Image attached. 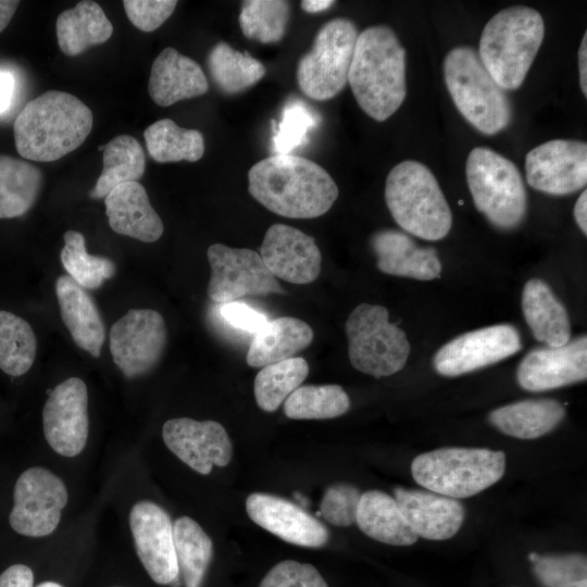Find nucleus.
Here are the masks:
<instances>
[{
  "mask_svg": "<svg viewBox=\"0 0 587 587\" xmlns=\"http://www.w3.org/2000/svg\"><path fill=\"white\" fill-rule=\"evenodd\" d=\"M207 258L211 267L207 291L214 302L224 304L249 296L286 294L252 249L213 243L208 248Z\"/></svg>",
  "mask_w": 587,
  "mask_h": 587,
  "instance_id": "11",
  "label": "nucleus"
},
{
  "mask_svg": "<svg viewBox=\"0 0 587 587\" xmlns=\"http://www.w3.org/2000/svg\"><path fill=\"white\" fill-rule=\"evenodd\" d=\"M361 495L354 485L348 483L330 485L321 501L322 516L336 526H349L355 523Z\"/></svg>",
  "mask_w": 587,
  "mask_h": 587,
  "instance_id": "44",
  "label": "nucleus"
},
{
  "mask_svg": "<svg viewBox=\"0 0 587 587\" xmlns=\"http://www.w3.org/2000/svg\"><path fill=\"white\" fill-rule=\"evenodd\" d=\"M13 500L9 517L13 530L23 536L43 537L59 525L67 490L51 471L34 466L17 478Z\"/></svg>",
  "mask_w": 587,
  "mask_h": 587,
  "instance_id": "12",
  "label": "nucleus"
},
{
  "mask_svg": "<svg viewBox=\"0 0 587 587\" xmlns=\"http://www.w3.org/2000/svg\"><path fill=\"white\" fill-rule=\"evenodd\" d=\"M57 39L61 51L75 57L93 45L108 41L113 25L102 8L95 1L84 0L73 9L60 13L55 22Z\"/></svg>",
  "mask_w": 587,
  "mask_h": 587,
  "instance_id": "31",
  "label": "nucleus"
},
{
  "mask_svg": "<svg viewBox=\"0 0 587 587\" xmlns=\"http://www.w3.org/2000/svg\"><path fill=\"white\" fill-rule=\"evenodd\" d=\"M371 247L383 273L432 280L441 272V262L434 248L420 247L407 234L396 229H382L371 238Z\"/></svg>",
  "mask_w": 587,
  "mask_h": 587,
  "instance_id": "25",
  "label": "nucleus"
},
{
  "mask_svg": "<svg viewBox=\"0 0 587 587\" xmlns=\"http://www.w3.org/2000/svg\"><path fill=\"white\" fill-rule=\"evenodd\" d=\"M167 340L163 316L152 309H132L111 327L114 364L128 377L149 373L160 362Z\"/></svg>",
  "mask_w": 587,
  "mask_h": 587,
  "instance_id": "13",
  "label": "nucleus"
},
{
  "mask_svg": "<svg viewBox=\"0 0 587 587\" xmlns=\"http://www.w3.org/2000/svg\"><path fill=\"white\" fill-rule=\"evenodd\" d=\"M587 191L584 190L583 193L578 197L574 205V217L575 221L583 232L584 235L587 234Z\"/></svg>",
  "mask_w": 587,
  "mask_h": 587,
  "instance_id": "51",
  "label": "nucleus"
},
{
  "mask_svg": "<svg viewBox=\"0 0 587 587\" xmlns=\"http://www.w3.org/2000/svg\"><path fill=\"white\" fill-rule=\"evenodd\" d=\"M355 523L365 535L387 545L410 546L417 540L395 498L380 490L361 495Z\"/></svg>",
  "mask_w": 587,
  "mask_h": 587,
  "instance_id": "30",
  "label": "nucleus"
},
{
  "mask_svg": "<svg viewBox=\"0 0 587 587\" xmlns=\"http://www.w3.org/2000/svg\"><path fill=\"white\" fill-rule=\"evenodd\" d=\"M544 36L545 23L538 11L510 7L487 22L477 53L496 83L504 90H514L523 84Z\"/></svg>",
  "mask_w": 587,
  "mask_h": 587,
  "instance_id": "4",
  "label": "nucleus"
},
{
  "mask_svg": "<svg viewBox=\"0 0 587 587\" xmlns=\"http://www.w3.org/2000/svg\"><path fill=\"white\" fill-rule=\"evenodd\" d=\"M43 434L49 446L67 458L79 454L89 433L88 391L83 379L71 377L60 383L42 410Z\"/></svg>",
  "mask_w": 587,
  "mask_h": 587,
  "instance_id": "16",
  "label": "nucleus"
},
{
  "mask_svg": "<svg viewBox=\"0 0 587 587\" xmlns=\"http://www.w3.org/2000/svg\"><path fill=\"white\" fill-rule=\"evenodd\" d=\"M150 157L158 163L196 162L204 153L201 132L178 126L173 120L162 118L143 132Z\"/></svg>",
  "mask_w": 587,
  "mask_h": 587,
  "instance_id": "35",
  "label": "nucleus"
},
{
  "mask_svg": "<svg viewBox=\"0 0 587 587\" xmlns=\"http://www.w3.org/2000/svg\"><path fill=\"white\" fill-rule=\"evenodd\" d=\"M522 349L519 330L498 324L459 335L434 357V367L442 376L454 377L504 360Z\"/></svg>",
  "mask_w": 587,
  "mask_h": 587,
  "instance_id": "14",
  "label": "nucleus"
},
{
  "mask_svg": "<svg viewBox=\"0 0 587 587\" xmlns=\"http://www.w3.org/2000/svg\"><path fill=\"white\" fill-rule=\"evenodd\" d=\"M348 84L360 108L377 122L400 108L407 96V54L391 28L375 25L358 35Z\"/></svg>",
  "mask_w": 587,
  "mask_h": 587,
  "instance_id": "2",
  "label": "nucleus"
},
{
  "mask_svg": "<svg viewBox=\"0 0 587 587\" xmlns=\"http://www.w3.org/2000/svg\"><path fill=\"white\" fill-rule=\"evenodd\" d=\"M289 17L288 1L247 0L241 4L239 25L247 38L275 43L284 37Z\"/></svg>",
  "mask_w": 587,
  "mask_h": 587,
  "instance_id": "41",
  "label": "nucleus"
},
{
  "mask_svg": "<svg viewBox=\"0 0 587 587\" xmlns=\"http://www.w3.org/2000/svg\"><path fill=\"white\" fill-rule=\"evenodd\" d=\"M41 171L23 159L0 154V218L24 215L36 202Z\"/></svg>",
  "mask_w": 587,
  "mask_h": 587,
  "instance_id": "32",
  "label": "nucleus"
},
{
  "mask_svg": "<svg viewBox=\"0 0 587 587\" xmlns=\"http://www.w3.org/2000/svg\"><path fill=\"white\" fill-rule=\"evenodd\" d=\"M36 587H63V586L55 582H43Z\"/></svg>",
  "mask_w": 587,
  "mask_h": 587,
  "instance_id": "54",
  "label": "nucleus"
},
{
  "mask_svg": "<svg viewBox=\"0 0 587 587\" xmlns=\"http://www.w3.org/2000/svg\"><path fill=\"white\" fill-rule=\"evenodd\" d=\"M320 122L321 116L313 108L299 98L289 99L282 110L280 120L272 121L274 154H290L307 145Z\"/></svg>",
  "mask_w": 587,
  "mask_h": 587,
  "instance_id": "42",
  "label": "nucleus"
},
{
  "mask_svg": "<svg viewBox=\"0 0 587 587\" xmlns=\"http://www.w3.org/2000/svg\"><path fill=\"white\" fill-rule=\"evenodd\" d=\"M248 190L264 208L289 218H315L338 198V187L317 163L296 154H273L248 172Z\"/></svg>",
  "mask_w": 587,
  "mask_h": 587,
  "instance_id": "1",
  "label": "nucleus"
},
{
  "mask_svg": "<svg viewBox=\"0 0 587 587\" xmlns=\"http://www.w3.org/2000/svg\"><path fill=\"white\" fill-rule=\"evenodd\" d=\"M246 510L255 524L289 544L320 548L329 539L321 521L285 498L253 492L246 500Z\"/></svg>",
  "mask_w": 587,
  "mask_h": 587,
  "instance_id": "21",
  "label": "nucleus"
},
{
  "mask_svg": "<svg viewBox=\"0 0 587 587\" xmlns=\"http://www.w3.org/2000/svg\"><path fill=\"white\" fill-rule=\"evenodd\" d=\"M444 77L458 111L478 132L495 135L510 124V99L473 48L451 49L444 60Z\"/></svg>",
  "mask_w": 587,
  "mask_h": 587,
  "instance_id": "6",
  "label": "nucleus"
},
{
  "mask_svg": "<svg viewBox=\"0 0 587 587\" xmlns=\"http://www.w3.org/2000/svg\"><path fill=\"white\" fill-rule=\"evenodd\" d=\"M61 317L74 342L99 358L105 339V326L92 297L68 275L55 282Z\"/></svg>",
  "mask_w": 587,
  "mask_h": 587,
  "instance_id": "26",
  "label": "nucleus"
},
{
  "mask_svg": "<svg viewBox=\"0 0 587 587\" xmlns=\"http://www.w3.org/2000/svg\"><path fill=\"white\" fill-rule=\"evenodd\" d=\"M466 180L476 209L496 227L519 226L527 210V193L516 165L500 153L476 147L466 161Z\"/></svg>",
  "mask_w": 587,
  "mask_h": 587,
  "instance_id": "8",
  "label": "nucleus"
},
{
  "mask_svg": "<svg viewBox=\"0 0 587 587\" xmlns=\"http://www.w3.org/2000/svg\"><path fill=\"white\" fill-rule=\"evenodd\" d=\"M334 3L332 0H303L301 9L307 13H319L329 9Z\"/></svg>",
  "mask_w": 587,
  "mask_h": 587,
  "instance_id": "53",
  "label": "nucleus"
},
{
  "mask_svg": "<svg viewBox=\"0 0 587 587\" xmlns=\"http://www.w3.org/2000/svg\"><path fill=\"white\" fill-rule=\"evenodd\" d=\"M102 172L90 190L92 199H102L121 184L138 182L145 174L146 157L141 145L129 135H120L104 145Z\"/></svg>",
  "mask_w": 587,
  "mask_h": 587,
  "instance_id": "33",
  "label": "nucleus"
},
{
  "mask_svg": "<svg viewBox=\"0 0 587 587\" xmlns=\"http://www.w3.org/2000/svg\"><path fill=\"white\" fill-rule=\"evenodd\" d=\"M350 399L339 385H303L286 400L284 412L292 420H326L345 414Z\"/></svg>",
  "mask_w": 587,
  "mask_h": 587,
  "instance_id": "38",
  "label": "nucleus"
},
{
  "mask_svg": "<svg viewBox=\"0 0 587 587\" xmlns=\"http://www.w3.org/2000/svg\"><path fill=\"white\" fill-rule=\"evenodd\" d=\"M34 573L27 565L13 564L0 574V587H33Z\"/></svg>",
  "mask_w": 587,
  "mask_h": 587,
  "instance_id": "48",
  "label": "nucleus"
},
{
  "mask_svg": "<svg viewBox=\"0 0 587 587\" xmlns=\"http://www.w3.org/2000/svg\"><path fill=\"white\" fill-rule=\"evenodd\" d=\"M579 84L584 96H587V33L585 32L578 49Z\"/></svg>",
  "mask_w": 587,
  "mask_h": 587,
  "instance_id": "50",
  "label": "nucleus"
},
{
  "mask_svg": "<svg viewBox=\"0 0 587 587\" xmlns=\"http://www.w3.org/2000/svg\"><path fill=\"white\" fill-rule=\"evenodd\" d=\"M37 339L32 326L22 317L0 310V369L17 377L32 367Z\"/></svg>",
  "mask_w": 587,
  "mask_h": 587,
  "instance_id": "39",
  "label": "nucleus"
},
{
  "mask_svg": "<svg viewBox=\"0 0 587 587\" xmlns=\"http://www.w3.org/2000/svg\"><path fill=\"white\" fill-rule=\"evenodd\" d=\"M259 587H328L311 564L285 560L275 564L262 578Z\"/></svg>",
  "mask_w": 587,
  "mask_h": 587,
  "instance_id": "45",
  "label": "nucleus"
},
{
  "mask_svg": "<svg viewBox=\"0 0 587 587\" xmlns=\"http://www.w3.org/2000/svg\"><path fill=\"white\" fill-rule=\"evenodd\" d=\"M505 472V454L487 448L445 447L414 458V480L433 492L469 498L496 484Z\"/></svg>",
  "mask_w": 587,
  "mask_h": 587,
  "instance_id": "7",
  "label": "nucleus"
},
{
  "mask_svg": "<svg viewBox=\"0 0 587 587\" xmlns=\"http://www.w3.org/2000/svg\"><path fill=\"white\" fill-rule=\"evenodd\" d=\"M309 374V364L294 357L262 367L254 378V398L260 409L274 412Z\"/></svg>",
  "mask_w": 587,
  "mask_h": 587,
  "instance_id": "37",
  "label": "nucleus"
},
{
  "mask_svg": "<svg viewBox=\"0 0 587 587\" xmlns=\"http://www.w3.org/2000/svg\"><path fill=\"white\" fill-rule=\"evenodd\" d=\"M345 329L349 360L358 371L385 377L404 367L410 344L405 333L389 322L385 307L359 304L349 314Z\"/></svg>",
  "mask_w": 587,
  "mask_h": 587,
  "instance_id": "9",
  "label": "nucleus"
},
{
  "mask_svg": "<svg viewBox=\"0 0 587 587\" xmlns=\"http://www.w3.org/2000/svg\"><path fill=\"white\" fill-rule=\"evenodd\" d=\"M14 80L10 73L0 71V112L8 109L13 96Z\"/></svg>",
  "mask_w": 587,
  "mask_h": 587,
  "instance_id": "49",
  "label": "nucleus"
},
{
  "mask_svg": "<svg viewBox=\"0 0 587 587\" xmlns=\"http://www.w3.org/2000/svg\"><path fill=\"white\" fill-rule=\"evenodd\" d=\"M385 200L396 223L407 233L439 240L452 226V214L432 171L419 161L405 160L387 175Z\"/></svg>",
  "mask_w": 587,
  "mask_h": 587,
  "instance_id": "5",
  "label": "nucleus"
},
{
  "mask_svg": "<svg viewBox=\"0 0 587 587\" xmlns=\"http://www.w3.org/2000/svg\"><path fill=\"white\" fill-rule=\"evenodd\" d=\"M525 173L528 185L545 193L580 190L587 183V145L571 139L544 142L526 154Z\"/></svg>",
  "mask_w": 587,
  "mask_h": 587,
  "instance_id": "15",
  "label": "nucleus"
},
{
  "mask_svg": "<svg viewBox=\"0 0 587 587\" xmlns=\"http://www.w3.org/2000/svg\"><path fill=\"white\" fill-rule=\"evenodd\" d=\"M394 498L417 537L446 540L461 528L464 505L458 500L430 490L396 487Z\"/></svg>",
  "mask_w": 587,
  "mask_h": 587,
  "instance_id": "22",
  "label": "nucleus"
},
{
  "mask_svg": "<svg viewBox=\"0 0 587 587\" xmlns=\"http://www.w3.org/2000/svg\"><path fill=\"white\" fill-rule=\"evenodd\" d=\"M207 64L215 85L226 95L245 91L264 75V65L248 52H240L225 41L217 42L209 52Z\"/></svg>",
  "mask_w": 587,
  "mask_h": 587,
  "instance_id": "34",
  "label": "nucleus"
},
{
  "mask_svg": "<svg viewBox=\"0 0 587 587\" xmlns=\"http://www.w3.org/2000/svg\"><path fill=\"white\" fill-rule=\"evenodd\" d=\"M166 447L196 472L208 475L213 465L226 466L233 457L232 440L222 424L176 417L162 427Z\"/></svg>",
  "mask_w": 587,
  "mask_h": 587,
  "instance_id": "18",
  "label": "nucleus"
},
{
  "mask_svg": "<svg viewBox=\"0 0 587 587\" xmlns=\"http://www.w3.org/2000/svg\"><path fill=\"white\" fill-rule=\"evenodd\" d=\"M103 149H104V146H99V147H98V150H99V151H100V150L103 151Z\"/></svg>",
  "mask_w": 587,
  "mask_h": 587,
  "instance_id": "55",
  "label": "nucleus"
},
{
  "mask_svg": "<svg viewBox=\"0 0 587 587\" xmlns=\"http://www.w3.org/2000/svg\"><path fill=\"white\" fill-rule=\"evenodd\" d=\"M565 408L554 399H527L492 410L488 421L504 435L535 439L553 430L564 419Z\"/></svg>",
  "mask_w": 587,
  "mask_h": 587,
  "instance_id": "29",
  "label": "nucleus"
},
{
  "mask_svg": "<svg viewBox=\"0 0 587 587\" xmlns=\"http://www.w3.org/2000/svg\"><path fill=\"white\" fill-rule=\"evenodd\" d=\"M358 29L348 18H334L317 30L312 48L297 66V82L309 98L325 101L348 84Z\"/></svg>",
  "mask_w": 587,
  "mask_h": 587,
  "instance_id": "10",
  "label": "nucleus"
},
{
  "mask_svg": "<svg viewBox=\"0 0 587 587\" xmlns=\"http://www.w3.org/2000/svg\"><path fill=\"white\" fill-rule=\"evenodd\" d=\"M18 4L20 1L0 0V33L4 30L11 22Z\"/></svg>",
  "mask_w": 587,
  "mask_h": 587,
  "instance_id": "52",
  "label": "nucleus"
},
{
  "mask_svg": "<svg viewBox=\"0 0 587 587\" xmlns=\"http://www.w3.org/2000/svg\"><path fill=\"white\" fill-rule=\"evenodd\" d=\"M60 259L68 276L85 289H97L113 277L116 266L110 259L87 252L85 237L76 230H67Z\"/></svg>",
  "mask_w": 587,
  "mask_h": 587,
  "instance_id": "40",
  "label": "nucleus"
},
{
  "mask_svg": "<svg viewBox=\"0 0 587 587\" xmlns=\"http://www.w3.org/2000/svg\"><path fill=\"white\" fill-rule=\"evenodd\" d=\"M179 574L186 587H201L213 557V544L202 527L188 516L173 524Z\"/></svg>",
  "mask_w": 587,
  "mask_h": 587,
  "instance_id": "36",
  "label": "nucleus"
},
{
  "mask_svg": "<svg viewBox=\"0 0 587 587\" xmlns=\"http://www.w3.org/2000/svg\"><path fill=\"white\" fill-rule=\"evenodd\" d=\"M221 314L230 325L253 334L262 329L267 322L262 313L236 301L224 303L221 308Z\"/></svg>",
  "mask_w": 587,
  "mask_h": 587,
  "instance_id": "47",
  "label": "nucleus"
},
{
  "mask_svg": "<svg viewBox=\"0 0 587 587\" xmlns=\"http://www.w3.org/2000/svg\"><path fill=\"white\" fill-rule=\"evenodd\" d=\"M528 559L542 587H587V559L583 553L533 552Z\"/></svg>",
  "mask_w": 587,
  "mask_h": 587,
  "instance_id": "43",
  "label": "nucleus"
},
{
  "mask_svg": "<svg viewBox=\"0 0 587 587\" xmlns=\"http://www.w3.org/2000/svg\"><path fill=\"white\" fill-rule=\"evenodd\" d=\"M136 552L145 570L159 585H172L179 576L173 524L157 503L142 500L129 513Z\"/></svg>",
  "mask_w": 587,
  "mask_h": 587,
  "instance_id": "17",
  "label": "nucleus"
},
{
  "mask_svg": "<svg viewBox=\"0 0 587 587\" xmlns=\"http://www.w3.org/2000/svg\"><path fill=\"white\" fill-rule=\"evenodd\" d=\"M587 377V337L580 336L561 347H539L530 350L520 362L516 378L528 391L539 392Z\"/></svg>",
  "mask_w": 587,
  "mask_h": 587,
  "instance_id": "19",
  "label": "nucleus"
},
{
  "mask_svg": "<svg viewBox=\"0 0 587 587\" xmlns=\"http://www.w3.org/2000/svg\"><path fill=\"white\" fill-rule=\"evenodd\" d=\"M123 5L130 23L149 33L159 28L174 12L175 0H124Z\"/></svg>",
  "mask_w": 587,
  "mask_h": 587,
  "instance_id": "46",
  "label": "nucleus"
},
{
  "mask_svg": "<svg viewBox=\"0 0 587 587\" xmlns=\"http://www.w3.org/2000/svg\"><path fill=\"white\" fill-rule=\"evenodd\" d=\"M104 204L109 225L115 233L143 242H154L163 235V222L140 183L118 185L104 198Z\"/></svg>",
  "mask_w": 587,
  "mask_h": 587,
  "instance_id": "24",
  "label": "nucleus"
},
{
  "mask_svg": "<svg viewBox=\"0 0 587 587\" xmlns=\"http://www.w3.org/2000/svg\"><path fill=\"white\" fill-rule=\"evenodd\" d=\"M92 123V112L82 100L49 90L30 100L15 118V148L25 160L57 161L86 140Z\"/></svg>",
  "mask_w": 587,
  "mask_h": 587,
  "instance_id": "3",
  "label": "nucleus"
},
{
  "mask_svg": "<svg viewBox=\"0 0 587 587\" xmlns=\"http://www.w3.org/2000/svg\"><path fill=\"white\" fill-rule=\"evenodd\" d=\"M311 326L297 317L282 316L267 321L254 334L246 357L251 367H264L290 358L311 345Z\"/></svg>",
  "mask_w": 587,
  "mask_h": 587,
  "instance_id": "28",
  "label": "nucleus"
},
{
  "mask_svg": "<svg viewBox=\"0 0 587 587\" xmlns=\"http://www.w3.org/2000/svg\"><path fill=\"white\" fill-rule=\"evenodd\" d=\"M208 89L201 66L172 47L163 49L151 65L148 92L160 107L202 96Z\"/></svg>",
  "mask_w": 587,
  "mask_h": 587,
  "instance_id": "23",
  "label": "nucleus"
},
{
  "mask_svg": "<svg viewBox=\"0 0 587 587\" xmlns=\"http://www.w3.org/2000/svg\"><path fill=\"white\" fill-rule=\"evenodd\" d=\"M260 257L276 278L292 284H310L321 273L322 254L315 240L289 225L273 224L267 228Z\"/></svg>",
  "mask_w": 587,
  "mask_h": 587,
  "instance_id": "20",
  "label": "nucleus"
},
{
  "mask_svg": "<svg viewBox=\"0 0 587 587\" xmlns=\"http://www.w3.org/2000/svg\"><path fill=\"white\" fill-rule=\"evenodd\" d=\"M522 310L533 336L547 347H561L571 340L567 311L542 279L532 278L525 284Z\"/></svg>",
  "mask_w": 587,
  "mask_h": 587,
  "instance_id": "27",
  "label": "nucleus"
}]
</instances>
